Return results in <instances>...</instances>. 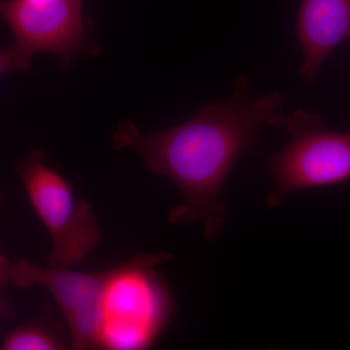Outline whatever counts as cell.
<instances>
[{
  "label": "cell",
  "mask_w": 350,
  "mask_h": 350,
  "mask_svg": "<svg viewBox=\"0 0 350 350\" xmlns=\"http://www.w3.org/2000/svg\"><path fill=\"white\" fill-rule=\"evenodd\" d=\"M248 90L250 79L239 75L229 98L207 103L179 125L142 133L131 122L121 121L112 135L111 148L137 152L153 174L180 192L182 202L170 209V222H202L209 241L225 228L220 196L232 170L241 157L256 152L262 130L286 123L282 94L250 96Z\"/></svg>",
  "instance_id": "1"
},
{
  "label": "cell",
  "mask_w": 350,
  "mask_h": 350,
  "mask_svg": "<svg viewBox=\"0 0 350 350\" xmlns=\"http://www.w3.org/2000/svg\"><path fill=\"white\" fill-rule=\"evenodd\" d=\"M167 252L137 253L109 269L100 303L98 349L144 350L155 345L174 314V297L157 266Z\"/></svg>",
  "instance_id": "2"
},
{
  "label": "cell",
  "mask_w": 350,
  "mask_h": 350,
  "mask_svg": "<svg viewBox=\"0 0 350 350\" xmlns=\"http://www.w3.org/2000/svg\"><path fill=\"white\" fill-rule=\"evenodd\" d=\"M45 152L32 150L17 167L27 200L49 232L52 268L70 269L98 245L101 232L93 208L77 199L70 182L45 163Z\"/></svg>",
  "instance_id": "3"
},
{
  "label": "cell",
  "mask_w": 350,
  "mask_h": 350,
  "mask_svg": "<svg viewBox=\"0 0 350 350\" xmlns=\"http://www.w3.org/2000/svg\"><path fill=\"white\" fill-rule=\"evenodd\" d=\"M285 126L289 142L268 160L275 179L267 199L269 207L280 206L295 191L350 180V131L325 130L321 117L303 109L292 113Z\"/></svg>",
  "instance_id": "4"
},
{
  "label": "cell",
  "mask_w": 350,
  "mask_h": 350,
  "mask_svg": "<svg viewBox=\"0 0 350 350\" xmlns=\"http://www.w3.org/2000/svg\"><path fill=\"white\" fill-rule=\"evenodd\" d=\"M0 19L16 44L33 55H53L64 68L98 50L81 0H0Z\"/></svg>",
  "instance_id": "5"
},
{
  "label": "cell",
  "mask_w": 350,
  "mask_h": 350,
  "mask_svg": "<svg viewBox=\"0 0 350 350\" xmlns=\"http://www.w3.org/2000/svg\"><path fill=\"white\" fill-rule=\"evenodd\" d=\"M0 273L15 286L39 285L52 295L68 324L71 349H98L101 297L109 269L79 273L49 266L40 268L25 260L9 261L0 254Z\"/></svg>",
  "instance_id": "6"
},
{
  "label": "cell",
  "mask_w": 350,
  "mask_h": 350,
  "mask_svg": "<svg viewBox=\"0 0 350 350\" xmlns=\"http://www.w3.org/2000/svg\"><path fill=\"white\" fill-rule=\"evenodd\" d=\"M296 33L303 55L300 75L310 84L338 44L350 38V0H301Z\"/></svg>",
  "instance_id": "7"
},
{
  "label": "cell",
  "mask_w": 350,
  "mask_h": 350,
  "mask_svg": "<svg viewBox=\"0 0 350 350\" xmlns=\"http://www.w3.org/2000/svg\"><path fill=\"white\" fill-rule=\"evenodd\" d=\"M66 340L44 319H33L16 327L2 340V350H59Z\"/></svg>",
  "instance_id": "8"
},
{
  "label": "cell",
  "mask_w": 350,
  "mask_h": 350,
  "mask_svg": "<svg viewBox=\"0 0 350 350\" xmlns=\"http://www.w3.org/2000/svg\"><path fill=\"white\" fill-rule=\"evenodd\" d=\"M33 54L14 43L5 49H0V77L8 73L27 70Z\"/></svg>",
  "instance_id": "9"
},
{
  "label": "cell",
  "mask_w": 350,
  "mask_h": 350,
  "mask_svg": "<svg viewBox=\"0 0 350 350\" xmlns=\"http://www.w3.org/2000/svg\"><path fill=\"white\" fill-rule=\"evenodd\" d=\"M7 280L4 278L3 275L0 273V323L2 322L10 321L15 317V312L12 306L9 305L5 300H4L3 296H2V287L6 284Z\"/></svg>",
  "instance_id": "10"
},
{
  "label": "cell",
  "mask_w": 350,
  "mask_h": 350,
  "mask_svg": "<svg viewBox=\"0 0 350 350\" xmlns=\"http://www.w3.org/2000/svg\"><path fill=\"white\" fill-rule=\"evenodd\" d=\"M2 200H3V198H2L1 193H0V207L2 206Z\"/></svg>",
  "instance_id": "11"
}]
</instances>
